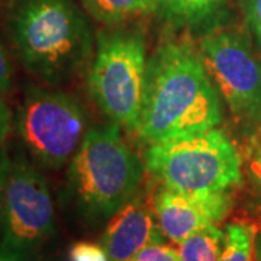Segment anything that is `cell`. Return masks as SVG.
<instances>
[{
    "instance_id": "cell-17",
    "label": "cell",
    "mask_w": 261,
    "mask_h": 261,
    "mask_svg": "<svg viewBox=\"0 0 261 261\" xmlns=\"http://www.w3.org/2000/svg\"><path fill=\"white\" fill-rule=\"evenodd\" d=\"M68 261H111L102 244L79 241L68 250Z\"/></svg>"
},
{
    "instance_id": "cell-9",
    "label": "cell",
    "mask_w": 261,
    "mask_h": 261,
    "mask_svg": "<svg viewBox=\"0 0 261 261\" xmlns=\"http://www.w3.org/2000/svg\"><path fill=\"white\" fill-rule=\"evenodd\" d=\"M232 206L229 192L192 193L163 187L154 197V214L163 235L178 244L192 233L224 221Z\"/></svg>"
},
{
    "instance_id": "cell-21",
    "label": "cell",
    "mask_w": 261,
    "mask_h": 261,
    "mask_svg": "<svg viewBox=\"0 0 261 261\" xmlns=\"http://www.w3.org/2000/svg\"><path fill=\"white\" fill-rule=\"evenodd\" d=\"M10 167V159L8 157L5 149H0V222H2V211H3V196H5V186L6 177Z\"/></svg>"
},
{
    "instance_id": "cell-15",
    "label": "cell",
    "mask_w": 261,
    "mask_h": 261,
    "mask_svg": "<svg viewBox=\"0 0 261 261\" xmlns=\"http://www.w3.org/2000/svg\"><path fill=\"white\" fill-rule=\"evenodd\" d=\"M247 173L254 203L261 211V126L255 129L250 141Z\"/></svg>"
},
{
    "instance_id": "cell-20",
    "label": "cell",
    "mask_w": 261,
    "mask_h": 261,
    "mask_svg": "<svg viewBox=\"0 0 261 261\" xmlns=\"http://www.w3.org/2000/svg\"><path fill=\"white\" fill-rule=\"evenodd\" d=\"M12 128V112L6 102L0 97V149Z\"/></svg>"
},
{
    "instance_id": "cell-19",
    "label": "cell",
    "mask_w": 261,
    "mask_h": 261,
    "mask_svg": "<svg viewBox=\"0 0 261 261\" xmlns=\"http://www.w3.org/2000/svg\"><path fill=\"white\" fill-rule=\"evenodd\" d=\"M13 87V65L9 51L0 37V94L8 93Z\"/></svg>"
},
{
    "instance_id": "cell-6",
    "label": "cell",
    "mask_w": 261,
    "mask_h": 261,
    "mask_svg": "<svg viewBox=\"0 0 261 261\" xmlns=\"http://www.w3.org/2000/svg\"><path fill=\"white\" fill-rule=\"evenodd\" d=\"M54 202L47 180L27 155L10 160L0 222V260L28 261L54 235Z\"/></svg>"
},
{
    "instance_id": "cell-14",
    "label": "cell",
    "mask_w": 261,
    "mask_h": 261,
    "mask_svg": "<svg viewBox=\"0 0 261 261\" xmlns=\"http://www.w3.org/2000/svg\"><path fill=\"white\" fill-rule=\"evenodd\" d=\"M255 235V226L248 222L226 225L219 261H252Z\"/></svg>"
},
{
    "instance_id": "cell-12",
    "label": "cell",
    "mask_w": 261,
    "mask_h": 261,
    "mask_svg": "<svg viewBox=\"0 0 261 261\" xmlns=\"http://www.w3.org/2000/svg\"><path fill=\"white\" fill-rule=\"evenodd\" d=\"M86 12L103 25H119L159 12L157 0H82Z\"/></svg>"
},
{
    "instance_id": "cell-10",
    "label": "cell",
    "mask_w": 261,
    "mask_h": 261,
    "mask_svg": "<svg viewBox=\"0 0 261 261\" xmlns=\"http://www.w3.org/2000/svg\"><path fill=\"white\" fill-rule=\"evenodd\" d=\"M154 243H163L155 214L141 197H132L108 221L102 245L111 261H129Z\"/></svg>"
},
{
    "instance_id": "cell-2",
    "label": "cell",
    "mask_w": 261,
    "mask_h": 261,
    "mask_svg": "<svg viewBox=\"0 0 261 261\" xmlns=\"http://www.w3.org/2000/svg\"><path fill=\"white\" fill-rule=\"evenodd\" d=\"M5 25L19 64L44 83L70 82L90 61L93 32L74 0H8Z\"/></svg>"
},
{
    "instance_id": "cell-23",
    "label": "cell",
    "mask_w": 261,
    "mask_h": 261,
    "mask_svg": "<svg viewBox=\"0 0 261 261\" xmlns=\"http://www.w3.org/2000/svg\"><path fill=\"white\" fill-rule=\"evenodd\" d=\"M0 261H5V260H0Z\"/></svg>"
},
{
    "instance_id": "cell-22",
    "label": "cell",
    "mask_w": 261,
    "mask_h": 261,
    "mask_svg": "<svg viewBox=\"0 0 261 261\" xmlns=\"http://www.w3.org/2000/svg\"><path fill=\"white\" fill-rule=\"evenodd\" d=\"M254 257L255 261H261V231L255 235V243H254Z\"/></svg>"
},
{
    "instance_id": "cell-11",
    "label": "cell",
    "mask_w": 261,
    "mask_h": 261,
    "mask_svg": "<svg viewBox=\"0 0 261 261\" xmlns=\"http://www.w3.org/2000/svg\"><path fill=\"white\" fill-rule=\"evenodd\" d=\"M157 13L176 28L211 31L224 16L228 0H157Z\"/></svg>"
},
{
    "instance_id": "cell-5",
    "label": "cell",
    "mask_w": 261,
    "mask_h": 261,
    "mask_svg": "<svg viewBox=\"0 0 261 261\" xmlns=\"http://www.w3.org/2000/svg\"><path fill=\"white\" fill-rule=\"evenodd\" d=\"M147 65V44L141 31L113 28L99 32L87 71V90L103 115L119 128L138 129Z\"/></svg>"
},
{
    "instance_id": "cell-4",
    "label": "cell",
    "mask_w": 261,
    "mask_h": 261,
    "mask_svg": "<svg viewBox=\"0 0 261 261\" xmlns=\"http://www.w3.org/2000/svg\"><path fill=\"white\" fill-rule=\"evenodd\" d=\"M144 164L164 186L192 192H231L243 183V159L222 130H200L149 144Z\"/></svg>"
},
{
    "instance_id": "cell-13",
    "label": "cell",
    "mask_w": 261,
    "mask_h": 261,
    "mask_svg": "<svg viewBox=\"0 0 261 261\" xmlns=\"http://www.w3.org/2000/svg\"><path fill=\"white\" fill-rule=\"evenodd\" d=\"M222 245L224 231L209 225L178 243L177 251L181 261H219Z\"/></svg>"
},
{
    "instance_id": "cell-1",
    "label": "cell",
    "mask_w": 261,
    "mask_h": 261,
    "mask_svg": "<svg viewBox=\"0 0 261 261\" xmlns=\"http://www.w3.org/2000/svg\"><path fill=\"white\" fill-rule=\"evenodd\" d=\"M222 121L218 87L200 51L186 41H166L147 65L137 132L149 144L216 128Z\"/></svg>"
},
{
    "instance_id": "cell-8",
    "label": "cell",
    "mask_w": 261,
    "mask_h": 261,
    "mask_svg": "<svg viewBox=\"0 0 261 261\" xmlns=\"http://www.w3.org/2000/svg\"><path fill=\"white\" fill-rule=\"evenodd\" d=\"M200 54L233 118L255 132L261 126V53L233 29H212L202 38Z\"/></svg>"
},
{
    "instance_id": "cell-16",
    "label": "cell",
    "mask_w": 261,
    "mask_h": 261,
    "mask_svg": "<svg viewBox=\"0 0 261 261\" xmlns=\"http://www.w3.org/2000/svg\"><path fill=\"white\" fill-rule=\"evenodd\" d=\"M240 6L255 48L261 53V0H241Z\"/></svg>"
},
{
    "instance_id": "cell-18",
    "label": "cell",
    "mask_w": 261,
    "mask_h": 261,
    "mask_svg": "<svg viewBox=\"0 0 261 261\" xmlns=\"http://www.w3.org/2000/svg\"><path fill=\"white\" fill-rule=\"evenodd\" d=\"M129 261H181L177 250L164 243H154L142 248Z\"/></svg>"
},
{
    "instance_id": "cell-3",
    "label": "cell",
    "mask_w": 261,
    "mask_h": 261,
    "mask_svg": "<svg viewBox=\"0 0 261 261\" xmlns=\"http://www.w3.org/2000/svg\"><path fill=\"white\" fill-rule=\"evenodd\" d=\"M144 166L116 123L87 130L67 171V193L89 224L106 222L135 196Z\"/></svg>"
},
{
    "instance_id": "cell-7",
    "label": "cell",
    "mask_w": 261,
    "mask_h": 261,
    "mask_svg": "<svg viewBox=\"0 0 261 261\" xmlns=\"http://www.w3.org/2000/svg\"><path fill=\"white\" fill-rule=\"evenodd\" d=\"M87 112L71 94L31 87L19 106L15 128L39 167L60 170L73 159L87 134Z\"/></svg>"
}]
</instances>
